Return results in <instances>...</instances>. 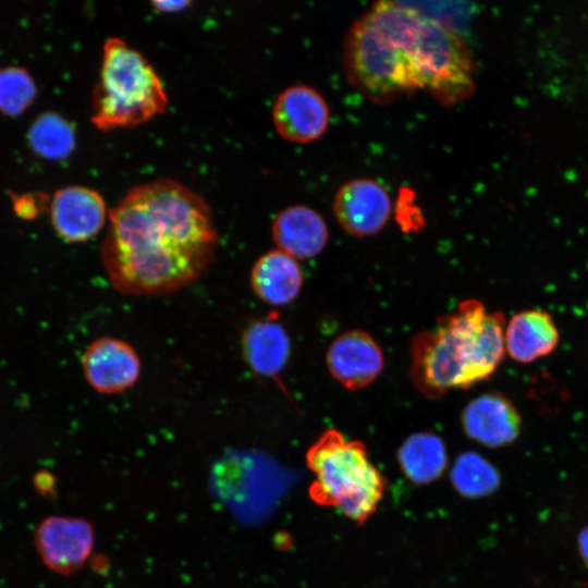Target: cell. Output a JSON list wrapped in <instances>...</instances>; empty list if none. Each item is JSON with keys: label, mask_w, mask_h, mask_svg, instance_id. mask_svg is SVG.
<instances>
[{"label": "cell", "mask_w": 588, "mask_h": 588, "mask_svg": "<svg viewBox=\"0 0 588 588\" xmlns=\"http://www.w3.org/2000/svg\"><path fill=\"white\" fill-rule=\"evenodd\" d=\"M100 259L114 290L166 295L194 283L212 262L218 233L207 201L158 179L131 188L109 211Z\"/></svg>", "instance_id": "obj_1"}, {"label": "cell", "mask_w": 588, "mask_h": 588, "mask_svg": "<svg viewBox=\"0 0 588 588\" xmlns=\"http://www.w3.org/2000/svg\"><path fill=\"white\" fill-rule=\"evenodd\" d=\"M343 59L352 85L377 103L425 90L454 105L475 87L474 59L463 37L403 2L379 1L356 19Z\"/></svg>", "instance_id": "obj_2"}, {"label": "cell", "mask_w": 588, "mask_h": 588, "mask_svg": "<svg viewBox=\"0 0 588 588\" xmlns=\"http://www.w3.org/2000/svg\"><path fill=\"white\" fill-rule=\"evenodd\" d=\"M506 321L474 298L417 332L409 344V377L424 396L437 400L489 378L506 353Z\"/></svg>", "instance_id": "obj_3"}, {"label": "cell", "mask_w": 588, "mask_h": 588, "mask_svg": "<svg viewBox=\"0 0 588 588\" xmlns=\"http://www.w3.org/2000/svg\"><path fill=\"white\" fill-rule=\"evenodd\" d=\"M306 463L314 475L309 497L317 504L336 507L359 524L376 512L385 478L363 442L348 440L335 429L326 430L310 445Z\"/></svg>", "instance_id": "obj_4"}, {"label": "cell", "mask_w": 588, "mask_h": 588, "mask_svg": "<svg viewBox=\"0 0 588 588\" xmlns=\"http://www.w3.org/2000/svg\"><path fill=\"white\" fill-rule=\"evenodd\" d=\"M167 106V93L150 62L122 38L109 37L93 90V124L102 131L132 127Z\"/></svg>", "instance_id": "obj_5"}, {"label": "cell", "mask_w": 588, "mask_h": 588, "mask_svg": "<svg viewBox=\"0 0 588 588\" xmlns=\"http://www.w3.org/2000/svg\"><path fill=\"white\" fill-rule=\"evenodd\" d=\"M332 211L341 228L357 237L372 236L388 223L392 200L387 188L369 177L343 183L334 195Z\"/></svg>", "instance_id": "obj_6"}, {"label": "cell", "mask_w": 588, "mask_h": 588, "mask_svg": "<svg viewBox=\"0 0 588 588\" xmlns=\"http://www.w3.org/2000/svg\"><path fill=\"white\" fill-rule=\"evenodd\" d=\"M35 544L50 569L69 575L81 568L89 558L94 547V530L84 519L51 516L38 525Z\"/></svg>", "instance_id": "obj_7"}, {"label": "cell", "mask_w": 588, "mask_h": 588, "mask_svg": "<svg viewBox=\"0 0 588 588\" xmlns=\"http://www.w3.org/2000/svg\"><path fill=\"white\" fill-rule=\"evenodd\" d=\"M272 122L284 139L307 144L328 130L330 110L322 95L306 85H293L280 93L272 107Z\"/></svg>", "instance_id": "obj_8"}, {"label": "cell", "mask_w": 588, "mask_h": 588, "mask_svg": "<svg viewBox=\"0 0 588 588\" xmlns=\"http://www.w3.org/2000/svg\"><path fill=\"white\" fill-rule=\"evenodd\" d=\"M82 369L95 391L115 394L130 389L138 380L140 359L127 342L101 336L86 347L82 356Z\"/></svg>", "instance_id": "obj_9"}, {"label": "cell", "mask_w": 588, "mask_h": 588, "mask_svg": "<svg viewBox=\"0 0 588 588\" xmlns=\"http://www.w3.org/2000/svg\"><path fill=\"white\" fill-rule=\"evenodd\" d=\"M326 362L330 375L345 389L355 391L379 377L384 367V355L369 333L354 329L331 342Z\"/></svg>", "instance_id": "obj_10"}, {"label": "cell", "mask_w": 588, "mask_h": 588, "mask_svg": "<svg viewBox=\"0 0 588 588\" xmlns=\"http://www.w3.org/2000/svg\"><path fill=\"white\" fill-rule=\"evenodd\" d=\"M461 421L469 439L490 449L512 445L522 431L519 411L500 392L485 393L471 400L464 407Z\"/></svg>", "instance_id": "obj_11"}, {"label": "cell", "mask_w": 588, "mask_h": 588, "mask_svg": "<svg viewBox=\"0 0 588 588\" xmlns=\"http://www.w3.org/2000/svg\"><path fill=\"white\" fill-rule=\"evenodd\" d=\"M49 212L57 234L66 242L81 243L98 234L107 219L102 196L95 189L70 185L58 189Z\"/></svg>", "instance_id": "obj_12"}, {"label": "cell", "mask_w": 588, "mask_h": 588, "mask_svg": "<svg viewBox=\"0 0 588 588\" xmlns=\"http://www.w3.org/2000/svg\"><path fill=\"white\" fill-rule=\"evenodd\" d=\"M271 234L278 249L296 260L319 255L329 238L323 217L305 205L281 210L273 219Z\"/></svg>", "instance_id": "obj_13"}, {"label": "cell", "mask_w": 588, "mask_h": 588, "mask_svg": "<svg viewBox=\"0 0 588 588\" xmlns=\"http://www.w3.org/2000/svg\"><path fill=\"white\" fill-rule=\"evenodd\" d=\"M243 357L257 376L277 380L291 355V340L275 315L246 326L241 338Z\"/></svg>", "instance_id": "obj_14"}, {"label": "cell", "mask_w": 588, "mask_h": 588, "mask_svg": "<svg viewBox=\"0 0 588 588\" xmlns=\"http://www.w3.org/2000/svg\"><path fill=\"white\" fill-rule=\"evenodd\" d=\"M559 342V329L546 310L526 309L516 313L505 327L506 353L522 364L550 355Z\"/></svg>", "instance_id": "obj_15"}, {"label": "cell", "mask_w": 588, "mask_h": 588, "mask_svg": "<svg viewBox=\"0 0 588 588\" xmlns=\"http://www.w3.org/2000/svg\"><path fill=\"white\" fill-rule=\"evenodd\" d=\"M250 285L258 298L272 306L293 302L303 286L297 260L277 249L264 254L250 271Z\"/></svg>", "instance_id": "obj_16"}, {"label": "cell", "mask_w": 588, "mask_h": 588, "mask_svg": "<svg viewBox=\"0 0 588 588\" xmlns=\"http://www.w3.org/2000/svg\"><path fill=\"white\" fill-rule=\"evenodd\" d=\"M397 460L405 475L420 483L437 479L448 463L443 441L431 431L408 437L399 449Z\"/></svg>", "instance_id": "obj_17"}, {"label": "cell", "mask_w": 588, "mask_h": 588, "mask_svg": "<svg viewBox=\"0 0 588 588\" xmlns=\"http://www.w3.org/2000/svg\"><path fill=\"white\" fill-rule=\"evenodd\" d=\"M27 139L37 156L49 160L69 157L76 143L74 126L57 112L38 115L29 126Z\"/></svg>", "instance_id": "obj_18"}, {"label": "cell", "mask_w": 588, "mask_h": 588, "mask_svg": "<svg viewBox=\"0 0 588 588\" xmlns=\"http://www.w3.org/2000/svg\"><path fill=\"white\" fill-rule=\"evenodd\" d=\"M451 476L457 491L467 498L490 495L501 485L498 468L476 452L461 454L456 458Z\"/></svg>", "instance_id": "obj_19"}, {"label": "cell", "mask_w": 588, "mask_h": 588, "mask_svg": "<svg viewBox=\"0 0 588 588\" xmlns=\"http://www.w3.org/2000/svg\"><path fill=\"white\" fill-rule=\"evenodd\" d=\"M37 96L34 78L21 66L0 68V112L16 117L26 111Z\"/></svg>", "instance_id": "obj_20"}, {"label": "cell", "mask_w": 588, "mask_h": 588, "mask_svg": "<svg viewBox=\"0 0 588 588\" xmlns=\"http://www.w3.org/2000/svg\"><path fill=\"white\" fill-rule=\"evenodd\" d=\"M11 200L14 212L26 220L36 218L47 208V196L42 193L13 194Z\"/></svg>", "instance_id": "obj_21"}, {"label": "cell", "mask_w": 588, "mask_h": 588, "mask_svg": "<svg viewBox=\"0 0 588 588\" xmlns=\"http://www.w3.org/2000/svg\"><path fill=\"white\" fill-rule=\"evenodd\" d=\"M577 551L583 564L588 569V524L577 535Z\"/></svg>", "instance_id": "obj_22"}, {"label": "cell", "mask_w": 588, "mask_h": 588, "mask_svg": "<svg viewBox=\"0 0 588 588\" xmlns=\"http://www.w3.org/2000/svg\"><path fill=\"white\" fill-rule=\"evenodd\" d=\"M152 7L160 12H176L185 9L191 4L189 1L184 0H171V1H152Z\"/></svg>", "instance_id": "obj_23"}]
</instances>
